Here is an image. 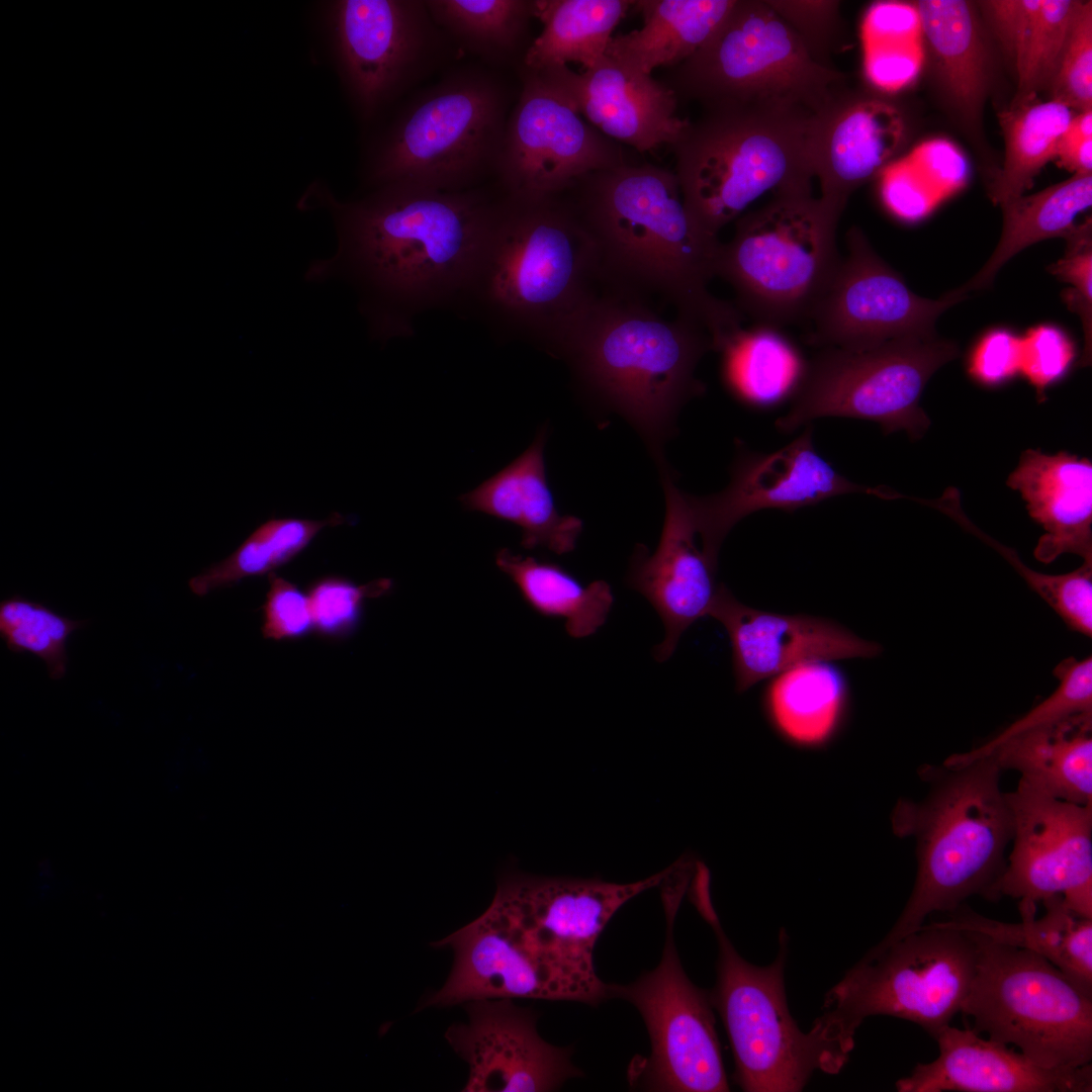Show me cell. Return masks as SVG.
<instances>
[{"label": "cell", "instance_id": "1", "mask_svg": "<svg viewBox=\"0 0 1092 1092\" xmlns=\"http://www.w3.org/2000/svg\"><path fill=\"white\" fill-rule=\"evenodd\" d=\"M502 196L492 182L460 192L387 186L343 202L314 182L298 207L331 213L338 248L330 259L310 264L305 277L350 281L372 337H410L417 315L458 304Z\"/></svg>", "mask_w": 1092, "mask_h": 1092}, {"label": "cell", "instance_id": "2", "mask_svg": "<svg viewBox=\"0 0 1092 1092\" xmlns=\"http://www.w3.org/2000/svg\"><path fill=\"white\" fill-rule=\"evenodd\" d=\"M669 868L632 883L504 874L488 908L443 938L448 976L461 1001L543 999L597 1006L608 984L594 965L598 938L637 895L661 885Z\"/></svg>", "mask_w": 1092, "mask_h": 1092}, {"label": "cell", "instance_id": "3", "mask_svg": "<svg viewBox=\"0 0 1092 1092\" xmlns=\"http://www.w3.org/2000/svg\"><path fill=\"white\" fill-rule=\"evenodd\" d=\"M563 195L595 243L606 287L663 298L708 333L716 352L743 328L736 305L708 290L722 242L691 215L674 172L627 162L581 176Z\"/></svg>", "mask_w": 1092, "mask_h": 1092}, {"label": "cell", "instance_id": "4", "mask_svg": "<svg viewBox=\"0 0 1092 1092\" xmlns=\"http://www.w3.org/2000/svg\"><path fill=\"white\" fill-rule=\"evenodd\" d=\"M709 351L712 340L697 324L666 320L647 301L606 287L552 356L568 365L593 415L626 421L658 466L682 407L705 392L696 369Z\"/></svg>", "mask_w": 1092, "mask_h": 1092}, {"label": "cell", "instance_id": "5", "mask_svg": "<svg viewBox=\"0 0 1092 1092\" xmlns=\"http://www.w3.org/2000/svg\"><path fill=\"white\" fill-rule=\"evenodd\" d=\"M595 243L563 194H503L457 306L551 356L598 293Z\"/></svg>", "mask_w": 1092, "mask_h": 1092}, {"label": "cell", "instance_id": "6", "mask_svg": "<svg viewBox=\"0 0 1092 1092\" xmlns=\"http://www.w3.org/2000/svg\"><path fill=\"white\" fill-rule=\"evenodd\" d=\"M1002 771L993 755L919 769L926 795L900 799L891 815L894 834L915 841L914 888L892 929L866 958L919 929L933 912H951L975 895L999 899L1012 838Z\"/></svg>", "mask_w": 1092, "mask_h": 1092}, {"label": "cell", "instance_id": "7", "mask_svg": "<svg viewBox=\"0 0 1092 1092\" xmlns=\"http://www.w3.org/2000/svg\"><path fill=\"white\" fill-rule=\"evenodd\" d=\"M520 88L507 71L478 61L449 66L413 95L376 142L365 184L460 192L495 182Z\"/></svg>", "mask_w": 1092, "mask_h": 1092}, {"label": "cell", "instance_id": "8", "mask_svg": "<svg viewBox=\"0 0 1092 1092\" xmlns=\"http://www.w3.org/2000/svg\"><path fill=\"white\" fill-rule=\"evenodd\" d=\"M679 97L716 108L817 119L849 90L768 3L736 0L712 36L664 82Z\"/></svg>", "mask_w": 1092, "mask_h": 1092}, {"label": "cell", "instance_id": "9", "mask_svg": "<svg viewBox=\"0 0 1092 1092\" xmlns=\"http://www.w3.org/2000/svg\"><path fill=\"white\" fill-rule=\"evenodd\" d=\"M823 116L802 119L743 109L703 110L671 147L674 174L691 215L704 230L718 235L766 192L812 188L815 142Z\"/></svg>", "mask_w": 1092, "mask_h": 1092}, {"label": "cell", "instance_id": "10", "mask_svg": "<svg viewBox=\"0 0 1092 1092\" xmlns=\"http://www.w3.org/2000/svg\"><path fill=\"white\" fill-rule=\"evenodd\" d=\"M839 218L812 188L774 193L737 218L717 276L733 287L740 312L777 329L809 321L842 259Z\"/></svg>", "mask_w": 1092, "mask_h": 1092}, {"label": "cell", "instance_id": "11", "mask_svg": "<svg viewBox=\"0 0 1092 1092\" xmlns=\"http://www.w3.org/2000/svg\"><path fill=\"white\" fill-rule=\"evenodd\" d=\"M693 902L718 944L717 980L709 992L731 1042L735 1081L747 1092L801 1091L816 1070L838 1073L848 1060L813 1025L803 1032L790 1013L784 970L788 936L780 934L776 960L759 967L745 961L726 935L709 895L693 888Z\"/></svg>", "mask_w": 1092, "mask_h": 1092}, {"label": "cell", "instance_id": "12", "mask_svg": "<svg viewBox=\"0 0 1092 1092\" xmlns=\"http://www.w3.org/2000/svg\"><path fill=\"white\" fill-rule=\"evenodd\" d=\"M976 965L972 932L923 924L850 968L826 994L814 1024L848 1054L873 1015L909 1020L934 1038L961 1011Z\"/></svg>", "mask_w": 1092, "mask_h": 1092}, {"label": "cell", "instance_id": "13", "mask_svg": "<svg viewBox=\"0 0 1092 1092\" xmlns=\"http://www.w3.org/2000/svg\"><path fill=\"white\" fill-rule=\"evenodd\" d=\"M972 934L976 972L960 1012L973 1030L1015 1044L1044 1069L1091 1064L1092 996L1041 956Z\"/></svg>", "mask_w": 1092, "mask_h": 1092}, {"label": "cell", "instance_id": "14", "mask_svg": "<svg viewBox=\"0 0 1092 1092\" xmlns=\"http://www.w3.org/2000/svg\"><path fill=\"white\" fill-rule=\"evenodd\" d=\"M959 355L956 343L931 336H910L876 347L849 351L822 348L807 363L789 412L776 428L792 433L824 417L878 423L885 434L905 431L921 438L930 425L919 404L936 370Z\"/></svg>", "mask_w": 1092, "mask_h": 1092}, {"label": "cell", "instance_id": "15", "mask_svg": "<svg viewBox=\"0 0 1092 1092\" xmlns=\"http://www.w3.org/2000/svg\"><path fill=\"white\" fill-rule=\"evenodd\" d=\"M686 885L675 880L664 893L665 939L657 967L632 983L608 984V996L631 1003L650 1038L649 1057L630 1065L632 1085L651 1091L724 1092L729 1084L710 993L689 979L675 947L674 921Z\"/></svg>", "mask_w": 1092, "mask_h": 1092}, {"label": "cell", "instance_id": "16", "mask_svg": "<svg viewBox=\"0 0 1092 1092\" xmlns=\"http://www.w3.org/2000/svg\"><path fill=\"white\" fill-rule=\"evenodd\" d=\"M332 7L339 68L363 119L464 55L426 0H341Z\"/></svg>", "mask_w": 1092, "mask_h": 1092}, {"label": "cell", "instance_id": "17", "mask_svg": "<svg viewBox=\"0 0 1092 1092\" xmlns=\"http://www.w3.org/2000/svg\"><path fill=\"white\" fill-rule=\"evenodd\" d=\"M495 183L517 198L559 195L581 176L627 163L621 144L583 119L556 90L519 68Z\"/></svg>", "mask_w": 1092, "mask_h": 1092}, {"label": "cell", "instance_id": "18", "mask_svg": "<svg viewBox=\"0 0 1092 1092\" xmlns=\"http://www.w3.org/2000/svg\"><path fill=\"white\" fill-rule=\"evenodd\" d=\"M846 248L809 317L812 345L861 351L899 338L935 335L939 315L965 299L954 289L938 299L913 292L856 226L846 234Z\"/></svg>", "mask_w": 1092, "mask_h": 1092}, {"label": "cell", "instance_id": "19", "mask_svg": "<svg viewBox=\"0 0 1092 1092\" xmlns=\"http://www.w3.org/2000/svg\"><path fill=\"white\" fill-rule=\"evenodd\" d=\"M1006 797L1012 838L998 898L1036 910L1060 895L1075 914L1092 919V805L1055 798L1021 779Z\"/></svg>", "mask_w": 1092, "mask_h": 1092}, {"label": "cell", "instance_id": "20", "mask_svg": "<svg viewBox=\"0 0 1092 1092\" xmlns=\"http://www.w3.org/2000/svg\"><path fill=\"white\" fill-rule=\"evenodd\" d=\"M878 487L850 481L818 454L812 427L783 448L769 452L749 449L736 441L730 480L721 491L688 494L703 551L718 562L721 545L732 528L752 513L776 509L793 512L833 496Z\"/></svg>", "mask_w": 1092, "mask_h": 1092}, {"label": "cell", "instance_id": "21", "mask_svg": "<svg viewBox=\"0 0 1092 1092\" xmlns=\"http://www.w3.org/2000/svg\"><path fill=\"white\" fill-rule=\"evenodd\" d=\"M467 1020L451 1024L445 1038L467 1064L465 1092H544L582 1076L572 1049L555 1046L537 1031V1014L512 999L465 1003Z\"/></svg>", "mask_w": 1092, "mask_h": 1092}, {"label": "cell", "instance_id": "22", "mask_svg": "<svg viewBox=\"0 0 1092 1092\" xmlns=\"http://www.w3.org/2000/svg\"><path fill=\"white\" fill-rule=\"evenodd\" d=\"M657 469L665 502L659 543L653 553L643 544L635 546L626 583L651 604L662 621L664 636L653 655L664 662L673 655L682 634L709 616L721 583L718 562L697 544L689 493L676 485L668 462Z\"/></svg>", "mask_w": 1092, "mask_h": 1092}, {"label": "cell", "instance_id": "23", "mask_svg": "<svg viewBox=\"0 0 1092 1092\" xmlns=\"http://www.w3.org/2000/svg\"><path fill=\"white\" fill-rule=\"evenodd\" d=\"M708 617L717 620L728 635L738 693L807 662L872 658L882 651L878 643L833 620L749 607L723 583Z\"/></svg>", "mask_w": 1092, "mask_h": 1092}, {"label": "cell", "instance_id": "24", "mask_svg": "<svg viewBox=\"0 0 1092 1092\" xmlns=\"http://www.w3.org/2000/svg\"><path fill=\"white\" fill-rule=\"evenodd\" d=\"M531 73L601 133L642 153L672 147L691 122L676 114L678 98L664 82L608 56L581 73L568 66Z\"/></svg>", "mask_w": 1092, "mask_h": 1092}, {"label": "cell", "instance_id": "25", "mask_svg": "<svg viewBox=\"0 0 1092 1092\" xmlns=\"http://www.w3.org/2000/svg\"><path fill=\"white\" fill-rule=\"evenodd\" d=\"M938 1057L918 1063L896 1082L899 1092H1090L1091 1064L1070 1070L1044 1069L1021 1052L971 1028L947 1025L934 1037Z\"/></svg>", "mask_w": 1092, "mask_h": 1092}, {"label": "cell", "instance_id": "26", "mask_svg": "<svg viewBox=\"0 0 1092 1092\" xmlns=\"http://www.w3.org/2000/svg\"><path fill=\"white\" fill-rule=\"evenodd\" d=\"M901 110L848 91L823 116L814 151L819 199L841 216L850 195L883 172L906 141Z\"/></svg>", "mask_w": 1092, "mask_h": 1092}, {"label": "cell", "instance_id": "27", "mask_svg": "<svg viewBox=\"0 0 1092 1092\" xmlns=\"http://www.w3.org/2000/svg\"><path fill=\"white\" fill-rule=\"evenodd\" d=\"M1007 485L1018 490L1030 517L1044 530L1034 557L1050 563L1071 553L1092 562V464L1068 452L1021 454Z\"/></svg>", "mask_w": 1092, "mask_h": 1092}, {"label": "cell", "instance_id": "28", "mask_svg": "<svg viewBox=\"0 0 1092 1092\" xmlns=\"http://www.w3.org/2000/svg\"><path fill=\"white\" fill-rule=\"evenodd\" d=\"M548 428L542 427L532 444L510 464L460 496L462 506L522 530L521 545L543 547L562 555L573 551L582 532L581 519L558 512L548 484L544 448Z\"/></svg>", "mask_w": 1092, "mask_h": 1092}, {"label": "cell", "instance_id": "29", "mask_svg": "<svg viewBox=\"0 0 1092 1092\" xmlns=\"http://www.w3.org/2000/svg\"><path fill=\"white\" fill-rule=\"evenodd\" d=\"M762 710L774 732L803 750L830 745L850 713L848 680L835 661L807 662L768 679Z\"/></svg>", "mask_w": 1092, "mask_h": 1092}, {"label": "cell", "instance_id": "30", "mask_svg": "<svg viewBox=\"0 0 1092 1092\" xmlns=\"http://www.w3.org/2000/svg\"><path fill=\"white\" fill-rule=\"evenodd\" d=\"M988 755L1055 798L1092 805V712L1016 735Z\"/></svg>", "mask_w": 1092, "mask_h": 1092}, {"label": "cell", "instance_id": "31", "mask_svg": "<svg viewBox=\"0 0 1092 1092\" xmlns=\"http://www.w3.org/2000/svg\"><path fill=\"white\" fill-rule=\"evenodd\" d=\"M1083 1L991 0L981 2L1012 61L1017 89L1011 104L1036 99L1049 87Z\"/></svg>", "mask_w": 1092, "mask_h": 1092}, {"label": "cell", "instance_id": "32", "mask_svg": "<svg viewBox=\"0 0 1092 1092\" xmlns=\"http://www.w3.org/2000/svg\"><path fill=\"white\" fill-rule=\"evenodd\" d=\"M1042 904V917L1023 916L1016 923L984 917L962 904L948 912L949 919L929 925L978 932L994 941L1033 951L1092 996V919L1075 914L1060 895Z\"/></svg>", "mask_w": 1092, "mask_h": 1092}, {"label": "cell", "instance_id": "33", "mask_svg": "<svg viewBox=\"0 0 1092 1092\" xmlns=\"http://www.w3.org/2000/svg\"><path fill=\"white\" fill-rule=\"evenodd\" d=\"M915 6L943 90L962 120L976 127L989 77L987 51L973 5L962 0H921Z\"/></svg>", "mask_w": 1092, "mask_h": 1092}, {"label": "cell", "instance_id": "34", "mask_svg": "<svg viewBox=\"0 0 1092 1092\" xmlns=\"http://www.w3.org/2000/svg\"><path fill=\"white\" fill-rule=\"evenodd\" d=\"M736 0H639L643 26L613 36L606 56L644 74L674 68L716 31Z\"/></svg>", "mask_w": 1092, "mask_h": 1092}, {"label": "cell", "instance_id": "35", "mask_svg": "<svg viewBox=\"0 0 1092 1092\" xmlns=\"http://www.w3.org/2000/svg\"><path fill=\"white\" fill-rule=\"evenodd\" d=\"M632 5L630 0H535V18L543 28L519 68L540 72L568 63L593 68Z\"/></svg>", "mask_w": 1092, "mask_h": 1092}, {"label": "cell", "instance_id": "36", "mask_svg": "<svg viewBox=\"0 0 1092 1092\" xmlns=\"http://www.w3.org/2000/svg\"><path fill=\"white\" fill-rule=\"evenodd\" d=\"M1091 203L1092 173H1075L1039 192L1001 203L1003 228L998 245L978 273L956 292L966 298L972 291L988 288L1020 251L1042 240L1064 238Z\"/></svg>", "mask_w": 1092, "mask_h": 1092}, {"label": "cell", "instance_id": "37", "mask_svg": "<svg viewBox=\"0 0 1092 1092\" xmlns=\"http://www.w3.org/2000/svg\"><path fill=\"white\" fill-rule=\"evenodd\" d=\"M436 22L463 54L494 69H519L532 40L535 0H426Z\"/></svg>", "mask_w": 1092, "mask_h": 1092}, {"label": "cell", "instance_id": "38", "mask_svg": "<svg viewBox=\"0 0 1092 1092\" xmlns=\"http://www.w3.org/2000/svg\"><path fill=\"white\" fill-rule=\"evenodd\" d=\"M494 560L535 612L564 620L570 637H588L606 623L614 596L605 580L584 585L557 563L514 554L507 548L499 549Z\"/></svg>", "mask_w": 1092, "mask_h": 1092}, {"label": "cell", "instance_id": "39", "mask_svg": "<svg viewBox=\"0 0 1092 1092\" xmlns=\"http://www.w3.org/2000/svg\"><path fill=\"white\" fill-rule=\"evenodd\" d=\"M731 393L753 407L777 405L797 392L807 363L795 344L774 327L742 328L720 349Z\"/></svg>", "mask_w": 1092, "mask_h": 1092}, {"label": "cell", "instance_id": "40", "mask_svg": "<svg viewBox=\"0 0 1092 1092\" xmlns=\"http://www.w3.org/2000/svg\"><path fill=\"white\" fill-rule=\"evenodd\" d=\"M1073 117L1071 108L1051 99L1011 104L1000 113L1005 157L989 186L994 203L1000 205L1031 188L1039 171L1057 158L1060 142Z\"/></svg>", "mask_w": 1092, "mask_h": 1092}, {"label": "cell", "instance_id": "41", "mask_svg": "<svg viewBox=\"0 0 1092 1092\" xmlns=\"http://www.w3.org/2000/svg\"><path fill=\"white\" fill-rule=\"evenodd\" d=\"M344 523L333 513L324 520L272 518L261 524L232 554L189 580L191 592L205 596L243 578L270 574L301 553L328 527Z\"/></svg>", "mask_w": 1092, "mask_h": 1092}, {"label": "cell", "instance_id": "42", "mask_svg": "<svg viewBox=\"0 0 1092 1092\" xmlns=\"http://www.w3.org/2000/svg\"><path fill=\"white\" fill-rule=\"evenodd\" d=\"M863 68L869 82L885 92L899 91L915 81L924 48L918 15L901 8H885L861 24Z\"/></svg>", "mask_w": 1092, "mask_h": 1092}, {"label": "cell", "instance_id": "43", "mask_svg": "<svg viewBox=\"0 0 1092 1092\" xmlns=\"http://www.w3.org/2000/svg\"><path fill=\"white\" fill-rule=\"evenodd\" d=\"M87 621L70 619L47 604L20 594L0 603V637L14 653L28 652L42 659L52 679L67 672V641Z\"/></svg>", "mask_w": 1092, "mask_h": 1092}, {"label": "cell", "instance_id": "44", "mask_svg": "<svg viewBox=\"0 0 1092 1092\" xmlns=\"http://www.w3.org/2000/svg\"><path fill=\"white\" fill-rule=\"evenodd\" d=\"M1058 687L1043 701L1008 725L991 739L963 753L951 754L944 761L963 763L988 755L997 746L1021 733L1033 730L1075 714L1092 712V657H1069L1054 670Z\"/></svg>", "mask_w": 1092, "mask_h": 1092}, {"label": "cell", "instance_id": "45", "mask_svg": "<svg viewBox=\"0 0 1092 1092\" xmlns=\"http://www.w3.org/2000/svg\"><path fill=\"white\" fill-rule=\"evenodd\" d=\"M389 578H378L366 584L338 575L323 576L308 587V601L314 631L329 639H344L360 626L365 602L391 590Z\"/></svg>", "mask_w": 1092, "mask_h": 1092}, {"label": "cell", "instance_id": "46", "mask_svg": "<svg viewBox=\"0 0 1092 1092\" xmlns=\"http://www.w3.org/2000/svg\"><path fill=\"white\" fill-rule=\"evenodd\" d=\"M998 552L1072 631L1089 638L1092 636V562L1083 561L1080 567L1068 573L1049 574L1031 569L1015 551L1004 545Z\"/></svg>", "mask_w": 1092, "mask_h": 1092}, {"label": "cell", "instance_id": "47", "mask_svg": "<svg viewBox=\"0 0 1092 1092\" xmlns=\"http://www.w3.org/2000/svg\"><path fill=\"white\" fill-rule=\"evenodd\" d=\"M1051 100L1080 112L1092 108V2H1083L1048 87Z\"/></svg>", "mask_w": 1092, "mask_h": 1092}, {"label": "cell", "instance_id": "48", "mask_svg": "<svg viewBox=\"0 0 1092 1092\" xmlns=\"http://www.w3.org/2000/svg\"><path fill=\"white\" fill-rule=\"evenodd\" d=\"M1064 256L1049 267L1050 273L1071 287L1063 292V299L1072 312L1077 313L1084 332V353L1081 365L1091 362L1092 347V223L1087 218L1074 226L1064 237Z\"/></svg>", "mask_w": 1092, "mask_h": 1092}, {"label": "cell", "instance_id": "49", "mask_svg": "<svg viewBox=\"0 0 1092 1092\" xmlns=\"http://www.w3.org/2000/svg\"><path fill=\"white\" fill-rule=\"evenodd\" d=\"M1074 357V344L1062 329L1040 325L1021 337L1019 373L1033 385L1040 400L1046 387L1066 374Z\"/></svg>", "mask_w": 1092, "mask_h": 1092}, {"label": "cell", "instance_id": "50", "mask_svg": "<svg viewBox=\"0 0 1092 1092\" xmlns=\"http://www.w3.org/2000/svg\"><path fill=\"white\" fill-rule=\"evenodd\" d=\"M263 606L262 634L275 641L300 639L314 631L307 595L291 581L271 572Z\"/></svg>", "mask_w": 1092, "mask_h": 1092}, {"label": "cell", "instance_id": "51", "mask_svg": "<svg viewBox=\"0 0 1092 1092\" xmlns=\"http://www.w3.org/2000/svg\"><path fill=\"white\" fill-rule=\"evenodd\" d=\"M881 193L891 212L908 221L924 217L941 200L906 157L883 170Z\"/></svg>", "mask_w": 1092, "mask_h": 1092}, {"label": "cell", "instance_id": "52", "mask_svg": "<svg viewBox=\"0 0 1092 1092\" xmlns=\"http://www.w3.org/2000/svg\"><path fill=\"white\" fill-rule=\"evenodd\" d=\"M906 158L941 199L960 190L967 183L968 161L964 154L946 140L926 141Z\"/></svg>", "mask_w": 1092, "mask_h": 1092}, {"label": "cell", "instance_id": "53", "mask_svg": "<svg viewBox=\"0 0 1092 1092\" xmlns=\"http://www.w3.org/2000/svg\"><path fill=\"white\" fill-rule=\"evenodd\" d=\"M1021 337L1005 329L988 332L973 349L968 363L970 375L993 386L1004 383L1020 370Z\"/></svg>", "mask_w": 1092, "mask_h": 1092}, {"label": "cell", "instance_id": "54", "mask_svg": "<svg viewBox=\"0 0 1092 1092\" xmlns=\"http://www.w3.org/2000/svg\"><path fill=\"white\" fill-rule=\"evenodd\" d=\"M804 39L823 64L822 49L830 44L839 28L838 3L834 1H768ZM827 65V64H826Z\"/></svg>", "mask_w": 1092, "mask_h": 1092}, {"label": "cell", "instance_id": "55", "mask_svg": "<svg viewBox=\"0 0 1092 1092\" xmlns=\"http://www.w3.org/2000/svg\"><path fill=\"white\" fill-rule=\"evenodd\" d=\"M1057 158L1061 165L1074 174L1092 173V139L1081 135L1068 125L1060 142Z\"/></svg>", "mask_w": 1092, "mask_h": 1092}]
</instances>
